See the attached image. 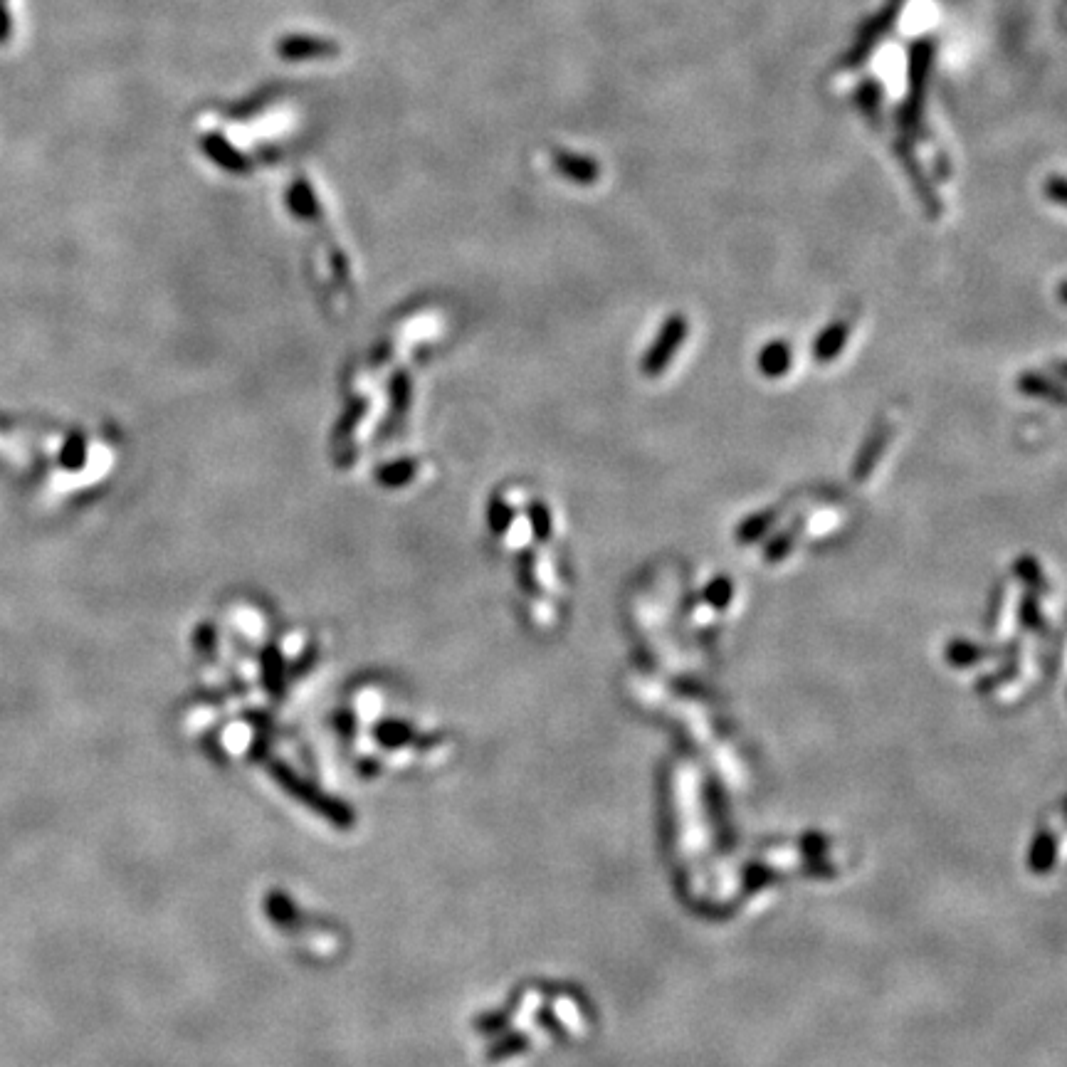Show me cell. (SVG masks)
Returning <instances> with one entry per match:
<instances>
[{
    "mask_svg": "<svg viewBox=\"0 0 1067 1067\" xmlns=\"http://www.w3.org/2000/svg\"><path fill=\"white\" fill-rule=\"evenodd\" d=\"M685 331H687L685 319H680V317L670 319V322L665 324V329H662V334H660V341H657L653 349L648 351V356H645V364H643L645 373H660L662 369H665L670 356L675 354L677 346L682 344Z\"/></svg>",
    "mask_w": 1067,
    "mask_h": 1067,
    "instance_id": "obj_1",
    "label": "cell"
},
{
    "mask_svg": "<svg viewBox=\"0 0 1067 1067\" xmlns=\"http://www.w3.org/2000/svg\"><path fill=\"white\" fill-rule=\"evenodd\" d=\"M788 364H791V356H788V349L783 344L769 346L761 356V369L771 373V376H781L788 369Z\"/></svg>",
    "mask_w": 1067,
    "mask_h": 1067,
    "instance_id": "obj_2",
    "label": "cell"
},
{
    "mask_svg": "<svg viewBox=\"0 0 1067 1067\" xmlns=\"http://www.w3.org/2000/svg\"><path fill=\"white\" fill-rule=\"evenodd\" d=\"M843 341H845V324H838V327L825 331V334L821 336V341L816 344L818 359L821 361L833 359V356L838 354L840 346H843Z\"/></svg>",
    "mask_w": 1067,
    "mask_h": 1067,
    "instance_id": "obj_3",
    "label": "cell"
},
{
    "mask_svg": "<svg viewBox=\"0 0 1067 1067\" xmlns=\"http://www.w3.org/2000/svg\"><path fill=\"white\" fill-rule=\"evenodd\" d=\"M10 38V13L5 0H0V45H5Z\"/></svg>",
    "mask_w": 1067,
    "mask_h": 1067,
    "instance_id": "obj_4",
    "label": "cell"
}]
</instances>
